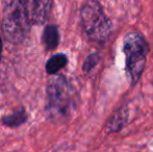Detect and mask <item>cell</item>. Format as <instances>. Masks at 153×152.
Instances as JSON below:
<instances>
[{
    "label": "cell",
    "mask_w": 153,
    "mask_h": 152,
    "mask_svg": "<svg viewBox=\"0 0 153 152\" xmlns=\"http://www.w3.org/2000/svg\"><path fill=\"white\" fill-rule=\"evenodd\" d=\"M47 82L45 110L52 121L68 120L76 110L79 95L75 87L62 74L52 75Z\"/></svg>",
    "instance_id": "obj_1"
},
{
    "label": "cell",
    "mask_w": 153,
    "mask_h": 152,
    "mask_svg": "<svg viewBox=\"0 0 153 152\" xmlns=\"http://www.w3.org/2000/svg\"><path fill=\"white\" fill-rule=\"evenodd\" d=\"M31 26L27 0H6L2 19V33L7 42L21 44L27 38Z\"/></svg>",
    "instance_id": "obj_2"
},
{
    "label": "cell",
    "mask_w": 153,
    "mask_h": 152,
    "mask_svg": "<svg viewBox=\"0 0 153 152\" xmlns=\"http://www.w3.org/2000/svg\"><path fill=\"white\" fill-rule=\"evenodd\" d=\"M150 46L140 31H129L123 38V53L125 56V72L131 87L140 81L147 63Z\"/></svg>",
    "instance_id": "obj_3"
},
{
    "label": "cell",
    "mask_w": 153,
    "mask_h": 152,
    "mask_svg": "<svg viewBox=\"0 0 153 152\" xmlns=\"http://www.w3.org/2000/svg\"><path fill=\"white\" fill-rule=\"evenodd\" d=\"M83 33L91 41L104 44L113 31V24L98 0H88L80 10Z\"/></svg>",
    "instance_id": "obj_4"
},
{
    "label": "cell",
    "mask_w": 153,
    "mask_h": 152,
    "mask_svg": "<svg viewBox=\"0 0 153 152\" xmlns=\"http://www.w3.org/2000/svg\"><path fill=\"white\" fill-rule=\"evenodd\" d=\"M129 118L128 104H123L113 113V115L107 119L104 125V131L106 134H113L120 132L126 127Z\"/></svg>",
    "instance_id": "obj_5"
},
{
    "label": "cell",
    "mask_w": 153,
    "mask_h": 152,
    "mask_svg": "<svg viewBox=\"0 0 153 152\" xmlns=\"http://www.w3.org/2000/svg\"><path fill=\"white\" fill-rule=\"evenodd\" d=\"M27 1H28L32 24H45L51 12L53 0H27Z\"/></svg>",
    "instance_id": "obj_6"
},
{
    "label": "cell",
    "mask_w": 153,
    "mask_h": 152,
    "mask_svg": "<svg viewBox=\"0 0 153 152\" xmlns=\"http://www.w3.org/2000/svg\"><path fill=\"white\" fill-rule=\"evenodd\" d=\"M27 119H28V115L26 113V110L24 106H20V108H16L12 114L3 116L1 119V123L6 127L17 128L26 123Z\"/></svg>",
    "instance_id": "obj_7"
},
{
    "label": "cell",
    "mask_w": 153,
    "mask_h": 152,
    "mask_svg": "<svg viewBox=\"0 0 153 152\" xmlns=\"http://www.w3.org/2000/svg\"><path fill=\"white\" fill-rule=\"evenodd\" d=\"M42 43L47 51H53L59 45V27L54 24L47 25L42 35Z\"/></svg>",
    "instance_id": "obj_8"
},
{
    "label": "cell",
    "mask_w": 153,
    "mask_h": 152,
    "mask_svg": "<svg viewBox=\"0 0 153 152\" xmlns=\"http://www.w3.org/2000/svg\"><path fill=\"white\" fill-rule=\"evenodd\" d=\"M68 62L69 59L65 53H57L49 57L45 65V70L48 75H55L68 65Z\"/></svg>",
    "instance_id": "obj_9"
},
{
    "label": "cell",
    "mask_w": 153,
    "mask_h": 152,
    "mask_svg": "<svg viewBox=\"0 0 153 152\" xmlns=\"http://www.w3.org/2000/svg\"><path fill=\"white\" fill-rule=\"evenodd\" d=\"M101 59H102V56H101V54L99 52L90 53V54L85 57V62H83V64H82V71L87 74L92 72L93 70L97 67V65L100 63Z\"/></svg>",
    "instance_id": "obj_10"
},
{
    "label": "cell",
    "mask_w": 153,
    "mask_h": 152,
    "mask_svg": "<svg viewBox=\"0 0 153 152\" xmlns=\"http://www.w3.org/2000/svg\"><path fill=\"white\" fill-rule=\"evenodd\" d=\"M2 48H3V44H2V38L0 36V62H1V57H2Z\"/></svg>",
    "instance_id": "obj_11"
}]
</instances>
